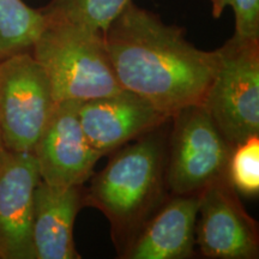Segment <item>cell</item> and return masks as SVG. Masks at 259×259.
<instances>
[{"label":"cell","mask_w":259,"mask_h":259,"mask_svg":"<svg viewBox=\"0 0 259 259\" xmlns=\"http://www.w3.org/2000/svg\"><path fill=\"white\" fill-rule=\"evenodd\" d=\"M122 89L141 96L168 116L203 105L219 53L187 40L185 30L130 2L103 34Z\"/></svg>","instance_id":"cell-1"},{"label":"cell","mask_w":259,"mask_h":259,"mask_svg":"<svg viewBox=\"0 0 259 259\" xmlns=\"http://www.w3.org/2000/svg\"><path fill=\"white\" fill-rule=\"evenodd\" d=\"M228 180L238 193H259V135L234 145L228 163Z\"/></svg>","instance_id":"cell-15"},{"label":"cell","mask_w":259,"mask_h":259,"mask_svg":"<svg viewBox=\"0 0 259 259\" xmlns=\"http://www.w3.org/2000/svg\"><path fill=\"white\" fill-rule=\"evenodd\" d=\"M57 105L47 73L23 52L0 60V131L12 153H32Z\"/></svg>","instance_id":"cell-6"},{"label":"cell","mask_w":259,"mask_h":259,"mask_svg":"<svg viewBox=\"0 0 259 259\" xmlns=\"http://www.w3.org/2000/svg\"><path fill=\"white\" fill-rule=\"evenodd\" d=\"M234 36L259 40V0H233Z\"/></svg>","instance_id":"cell-16"},{"label":"cell","mask_w":259,"mask_h":259,"mask_svg":"<svg viewBox=\"0 0 259 259\" xmlns=\"http://www.w3.org/2000/svg\"><path fill=\"white\" fill-rule=\"evenodd\" d=\"M40 180L34 153L4 151L0 158V259H35L31 227Z\"/></svg>","instance_id":"cell-9"},{"label":"cell","mask_w":259,"mask_h":259,"mask_svg":"<svg viewBox=\"0 0 259 259\" xmlns=\"http://www.w3.org/2000/svg\"><path fill=\"white\" fill-rule=\"evenodd\" d=\"M167 144L166 184L170 194H200L228 177L234 145L227 142L203 105L181 108L171 116Z\"/></svg>","instance_id":"cell-5"},{"label":"cell","mask_w":259,"mask_h":259,"mask_svg":"<svg viewBox=\"0 0 259 259\" xmlns=\"http://www.w3.org/2000/svg\"><path fill=\"white\" fill-rule=\"evenodd\" d=\"M46 19L30 52L47 73L57 102H82L121 92L101 32Z\"/></svg>","instance_id":"cell-3"},{"label":"cell","mask_w":259,"mask_h":259,"mask_svg":"<svg viewBox=\"0 0 259 259\" xmlns=\"http://www.w3.org/2000/svg\"><path fill=\"white\" fill-rule=\"evenodd\" d=\"M199 200V194H170L121 258L189 259L194 257Z\"/></svg>","instance_id":"cell-11"},{"label":"cell","mask_w":259,"mask_h":259,"mask_svg":"<svg viewBox=\"0 0 259 259\" xmlns=\"http://www.w3.org/2000/svg\"><path fill=\"white\" fill-rule=\"evenodd\" d=\"M78 114L90 145L102 156L171 120L151 103L125 89L79 102Z\"/></svg>","instance_id":"cell-10"},{"label":"cell","mask_w":259,"mask_h":259,"mask_svg":"<svg viewBox=\"0 0 259 259\" xmlns=\"http://www.w3.org/2000/svg\"><path fill=\"white\" fill-rule=\"evenodd\" d=\"M218 53L203 107L226 141L236 145L259 135V40L233 35Z\"/></svg>","instance_id":"cell-4"},{"label":"cell","mask_w":259,"mask_h":259,"mask_svg":"<svg viewBox=\"0 0 259 259\" xmlns=\"http://www.w3.org/2000/svg\"><path fill=\"white\" fill-rule=\"evenodd\" d=\"M6 149L4 148V144H3V138H2V131H0V158H2L3 154H4V151Z\"/></svg>","instance_id":"cell-18"},{"label":"cell","mask_w":259,"mask_h":259,"mask_svg":"<svg viewBox=\"0 0 259 259\" xmlns=\"http://www.w3.org/2000/svg\"><path fill=\"white\" fill-rule=\"evenodd\" d=\"M169 122L112 151L105 168L83 187V206L108 220L119 258L170 197L166 184Z\"/></svg>","instance_id":"cell-2"},{"label":"cell","mask_w":259,"mask_h":259,"mask_svg":"<svg viewBox=\"0 0 259 259\" xmlns=\"http://www.w3.org/2000/svg\"><path fill=\"white\" fill-rule=\"evenodd\" d=\"M232 3H233V0H211L213 18L221 17L226 8L231 6Z\"/></svg>","instance_id":"cell-17"},{"label":"cell","mask_w":259,"mask_h":259,"mask_svg":"<svg viewBox=\"0 0 259 259\" xmlns=\"http://www.w3.org/2000/svg\"><path fill=\"white\" fill-rule=\"evenodd\" d=\"M130 2L131 0H51L41 11L48 19L78 24L103 35Z\"/></svg>","instance_id":"cell-14"},{"label":"cell","mask_w":259,"mask_h":259,"mask_svg":"<svg viewBox=\"0 0 259 259\" xmlns=\"http://www.w3.org/2000/svg\"><path fill=\"white\" fill-rule=\"evenodd\" d=\"M46 22L41 9L23 0H0V60L30 52Z\"/></svg>","instance_id":"cell-13"},{"label":"cell","mask_w":259,"mask_h":259,"mask_svg":"<svg viewBox=\"0 0 259 259\" xmlns=\"http://www.w3.org/2000/svg\"><path fill=\"white\" fill-rule=\"evenodd\" d=\"M83 186L60 187L38 181L34 193L32 245L35 259H79L73 240Z\"/></svg>","instance_id":"cell-12"},{"label":"cell","mask_w":259,"mask_h":259,"mask_svg":"<svg viewBox=\"0 0 259 259\" xmlns=\"http://www.w3.org/2000/svg\"><path fill=\"white\" fill-rule=\"evenodd\" d=\"M199 196L196 244L203 257L257 259L258 222L242 206L228 177L212 183Z\"/></svg>","instance_id":"cell-7"},{"label":"cell","mask_w":259,"mask_h":259,"mask_svg":"<svg viewBox=\"0 0 259 259\" xmlns=\"http://www.w3.org/2000/svg\"><path fill=\"white\" fill-rule=\"evenodd\" d=\"M79 101L57 102L34 148L42 181L53 186H83L102 155L90 145L80 125Z\"/></svg>","instance_id":"cell-8"}]
</instances>
